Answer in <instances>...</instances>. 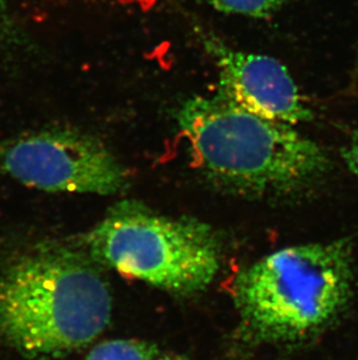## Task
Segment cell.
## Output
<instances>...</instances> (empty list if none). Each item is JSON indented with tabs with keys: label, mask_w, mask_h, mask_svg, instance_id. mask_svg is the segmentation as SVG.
Returning a JSON list of instances; mask_svg holds the SVG:
<instances>
[{
	"label": "cell",
	"mask_w": 358,
	"mask_h": 360,
	"mask_svg": "<svg viewBox=\"0 0 358 360\" xmlns=\"http://www.w3.org/2000/svg\"><path fill=\"white\" fill-rule=\"evenodd\" d=\"M221 13L264 19L281 10L286 0H204Z\"/></svg>",
	"instance_id": "8"
},
{
	"label": "cell",
	"mask_w": 358,
	"mask_h": 360,
	"mask_svg": "<svg viewBox=\"0 0 358 360\" xmlns=\"http://www.w3.org/2000/svg\"><path fill=\"white\" fill-rule=\"evenodd\" d=\"M10 15L7 13V6L5 0H0V32L8 31L10 30Z\"/></svg>",
	"instance_id": "10"
},
{
	"label": "cell",
	"mask_w": 358,
	"mask_h": 360,
	"mask_svg": "<svg viewBox=\"0 0 358 360\" xmlns=\"http://www.w3.org/2000/svg\"><path fill=\"white\" fill-rule=\"evenodd\" d=\"M152 360H187L184 357H178V356H164V357H157L154 358Z\"/></svg>",
	"instance_id": "11"
},
{
	"label": "cell",
	"mask_w": 358,
	"mask_h": 360,
	"mask_svg": "<svg viewBox=\"0 0 358 360\" xmlns=\"http://www.w3.org/2000/svg\"><path fill=\"white\" fill-rule=\"evenodd\" d=\"M176 120L198 172L230 194L297 200L317 191L331 173V159L314 140L219 92L187 99Z\"/></svg>",
	"instance_id": "1"
},
{
	"label": "cell",
	"mask_w": 358,
	"mask_h": 360,
	"mask_svg": "<svg viewBox=\"0 0 358 360\" xmlns=\"http://www.w3.org/2000/svg\"><path fill=\"white\" fill-rule=\"evenodd\" d=\"M0 174L37 191L114 195L129 174L91 133L55 126L0 139Z\"/></svg>",
	"instance_id": "5"
},
{
	"label": "cell",
	"mask_w": 358,
	"mask_h": 360,
	"mask_svg": "<svg viewBox=\"0 0 358 360\" xmlns=\"http://www.w3.org/2000/svg\"><path fill=\"white\" fill-rule=\"evenodd\" d=\"M159 356L155 345L138 340H110L97 344L85 360H152Z\"/></svg>",
	"instance_id": "7"
},
{
	"label": "cell",
	"mask_w": 358,
	"mask_h": 360,
	"mask_svg": "<svg viewBox=\"0 0 358 360\" xmlns=\"http://www.w3.org/2000/svg\"><path fill=\"white\" fill-rule=\"evenodd\" d=\"M203 44L216 63L220 95L267 120L293 126L312 120L296 82L278 60L232 47L216 35H205Z\"/></svg>",
	"instance_id": "6"
},
{
	"label": "cell",
	"mask_w": 358,
	"mask_h": 360,
	"mask_svg": "<svg viewBox=\"0 0 358 360\" xmlns=\"http://www.w3.org/2000/svg\"><path fill=\"white\" fill-rule=\"evenodd\" d=\"M355 290L350 239L294 245L265 255L234 282L241 333L257 344L306 343L335 326Z\"/></svg>",
	"instance_id": "3"
},
{
	"label": "cell",
	"mask_w": 358,
	"mask_h": 360,
	"mask_svg": "<svg viewBox=\"0 0 358 360\" xmlns=\"http://www.w3.org/2000/svg\"><path fill=\"white\" fill-rule=\"evenodd\" d=\"M342 159L345 161V166L348 167V169L358 177V136L342 150Z\"/></svg>",
	"instance_id": "9"
},
{
	"label": "cell",
	"mask_w": 358,
	"mask_h": 360,
	"mask_svg": "<svg viewBox=\"0 0 358 360\" xmlns=\"http://www.w3.org/2000/svg\"><path fill=\"white\" fill-rule=\"evenodd\" d=\"M112 316L105 280L81 250L40 243L0 262V342L48 359L97 340Z\"/></svg>",
	"instance_id": "2"
},
{
	"label": "cell",
	"mask_w": 358,
	"mask_h": 360,
	"mask_svg": "<svg viewBox=\"0 0 358 360\" xmlns=\"http://www.w3.org/2000/svg\"><path fill=\"white\" fill-rule=\"evenodd\" d=\"M81 245L95 262L178 295L205 290L221 264L219 241L207 225L128 200L112 207Z\"/></svg>",
	"instance_id": "4"
},
{
	"label": "cell",
	"mask_w": 358,
	"mask_h": 360,
	"mask_svg": "<svg viewBox=\"0 0 358 360\" xmlns=\"http://www.w3.org/2000/svg\"><path fill=\"white\" fill-rule=\"evenodd\" d=\"M358 360V359H357Z\"/></svg>",
	"instance_id": "12"
}]
</instances>
